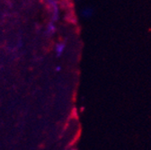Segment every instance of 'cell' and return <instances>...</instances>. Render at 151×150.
<instances>
[{
	"label": "cell",
	"instance_id": "obj_1",
	"mask_svg": "<svg viewBox=\"0 0 151 150\" xmlns=\"http://www.w3.org/2000/svg\"><path fill=\"white\" fill-rule=\"evenodd\" d=\"M65 50V45L64 44H58L56 47V51H57V55L58 56H60L63 51Z\"/></svg>",
	"mask_w": 151,
	"mask_h": 150
},
{
	"label": "cell",
	"instance_id": "obj_3",
	"mask_svg": "<svg viewBox=\"0 0 151 150\" xmlns=\"http://www.w3.org/2000/svg\"><path fill=\"white\" fill-rule=\"evenodd\" d=\"M73 150H74V149H73Z\"/></svg>",
	"mask_w": 151,
	"mask_h": 150
},
{
	"label": "cell",
	"instance_id": "obj_2",
	"mask_svg": "<svg viewBox=\"0 0 151 150\" xmlns=\"http://www.w3.org/2000/svg\"><path fill=\"white\" fill-rule=\"evenodd\" d=\"M48 30H49V32H51V33H53V32H54V31H55V27H54L53 24H50V26H49Z\"/></svg>",
	"mask_w": 151,
	"mask_h": 150
}]
</instances>
